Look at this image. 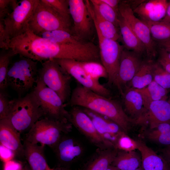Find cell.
I'll return each instance as SVG.
<instances>
[{
    "label": "cell",
    "mask_w": 170,
    "mask_h": 170,
    "mask_svg": "<svg viewBox=\"0 0 170 170\" xmlns=\"http://www.w3.org/2000/svg\"><path fill=\"white\" fill-rule=\"evenodd\" d=\"M69 103L72 107L86 108L106 116L117 124L126 133L133 123L119 102L80 84L72 91Z\"/></svg>",
    "instance_id": "obj_1"
},
{
    "label": "cell",
    "mask_w": 170,
    "mask_h": 170,
    "mask_svg": "<svg viewBox=\"0 0 170 170\" xmlns=\"http://www.w3.org/2000/svg\"><path fill=\"white\" fill-rule=\"evenodd\" d=\"M44 113L33 91L23 97L10 100L6 118L20 133L29 130L42 116Z\"/></svg>",
    "instance_id": "obj_2"
},
{
    "label": "cell",
    "mask_w": 170,
    "mask_h": 170,
    "mask_svg": "<svg viewBox=\"0 0 170 170\" xmlns=\"http://www.w3.org/2000/svg\"><path fill=\"white\" fill-rule=\"evenodd\" d=\"M72 125L67 121L44 117L30 128L25 140L33 144L46 145L53 149L64 135L71 131Z\"/></svg>",
    "instance_id": "obj_3"
},
{
    "label": "cell",
    "mask_w": 170,
    "mask_h": 170,
    "mask_svg": "<svg viewBox=\"0 0 170 170\" xmlns=\"http://www.w3.org/2000/svg\"><path fill=\"white\" fill-rule=\"evenodd\" d=\"M37 61L20 56L10 65L7 76L8 86L20 96L28 92L37 82Z\"/></svg>",
    "instance_id": "obj_4"
},
{
    "label": "cell",
    "mask_w": 170,
    "mask_h": 170,
    "mask_svg": "<svg viewBox=\"0 0 170 170\" xmlns=\"http://www.w3.org/2000/svg\"><path fill=\"white\" fill-rule=\"evenodd\" d=\"M37 77L56 92L64 103L70 99L72 77L54 60L42 63V66L38 70Z\"/></svg>",
    "instance_id": "obj_5"
},
{
    "label": "cell",
    "mask_w": 170,
    "mask_h": 170,
    "mask_svg": "<svg viewBox=\"0 0 170 170\" xmlns=\"http://www.w3.org/2000/svg\"><path fill=\"white\" fill-rule=\"evenodd\" d=\"M72 27L71 22L61 17L42 0H39L28 25V28L36 35L58 30L72 34Z\"/></svg>",
    "instance_id": "obj_6"
},
{
    "label": "cell",
    "mask_w": 170,
    "mask_h": 170,
    "mask_svg": "<svg viewBox=\"0 0 170 170\" xmlns=\"http://www.w3.org/2000/svg\"><path fill=\"white\" fill-rule=\"evenodd\" d=\"M39 0H14L13 10L3 20L8 43L28 26Z\"/></svg>",
    "instance_id": "obj_7"
},
{
    "label": "cell",
    "mask_w": 170,
    "mask_h": 170,
    "mask_svg": "<svg viewBox=\"0 0 170 170\" xmlns=\"http://www.w3.org/2000/svg\"><path fill=\"white\" fill-rule=\"evenodd\" d=\"M32 91L44 113V117L69 121V111L65 109V105L61 98L38 77Z\"/></svg>",
    "instance_id": "obj_8"
},
{
    "label": "cell",
    "mask_w": 170,
    "mask_h": 170,
    "mask_svg": "<svg viewBox=\"0 0 170 170\" xmlns=\"http://www.w3.org/2000/svg\"><path fill=\"white\" fill-rule=\"evenodd\" d=\"M95 28L98 40L100 59L107 72L108 83L115 85L124 47L117 41L104 37L96 27Z\"/></svg>",
    "instance_id": "obj_9"
},
{
    "label": "cell",
    "mask_w": 170,
    "mask_h": 170,
    "mask_svg": "<svg viewBox=\"0 0 170 170\" xmlns=\"http://www.w3.org/2000/svg\"><path fill=\"white\" fill-rule=\"evenodd\" d=\"M118 10L120 14L125 20L144 46L147 57L151 60L156 55V45L148 26L135 16L132 9L127 1L120 2Z\"/></svg>",
    "instance_id": "obj_10"
},
{
    "label": "cell",
    "mask_w": 170,
    "mask_h": 170,
    "mask_svg": "<svg viewBox=\"0 0 170 170\" xmlns=\"http://www.w3.org/2000/svg\"><path fill=\"white\" fill-rule=\"evenodd\" d=\"M69 10L73 25L71 28L73 35L82 41L92 34L93 20L87 6L85 1L68 0Z\"/></svg>",
    "instance_id": "obj_11"
},
{
    "label": "cell",
    "mask_w": 170,
    "mask_h": 170,
    "mask_svg": "<svg viewBox=\"0 0 170 170\" xmlns=\"http://www.w3.org/2000/svg\"><path fill=\"white\" fill-rule=\"evenodd\" d=\"M61 68L80 85L93 91L109 98L110 91L93 77L83 68L80 61L67 59L54 60Z\"/></svg>",
    "instance_id": "obj_12"
},
{
    "label": "cell",
    "mask_w": 170,
    "mask_h": 170,
    "mask_svg": "<svg viewBox=\"0 0 170 170\" xmlns=\"http://www.w3.org/2000/svg\"><path fill=\"white\" fill-rule=\"evenodd\" d=\"M91 119L107 148H114L116 142L124 132L116 123L108 117L88 109L82 108Z\"/></svg>",
    "instance_id": "obj_13"
},
{
    "label": "cell",
    "mask_w": 170,
    "mask_h": 170,
    "mask_svg": "<svg viewBox=\"0 0 170 170\" xmlns=\"http://www.w3.org/2000/svg\"><path fill=\"white\" fill-rule=\"evenodd\" d=\"M69 121L90 141L103 149H108L91 119L81 107L72 106L69 111Z\"/></svg>",
    "instance_id": "obj_14"
},
{
    "label": "cell",
    "mask_w": 170,
    "mask_h": 170,
    "mask_svg": "<svg viewBox=\"0 0 170 170\" xmlns=\"http://www.w3.org/2000/svg\"><path fill=\"white\" fill-rule=\"evenodd\" d=\"M141 54L125 48L121 56L118 74L115 84L120 93L122 87L131 81L139 69L143 62Z\"/></svg>",
    "instance_id": "obj_15"
},
{
    "label": "cell",
    "mask_w": 170,
    "mask_h": 170,
    "mask_svg": "<svg viewBox=\"0 0 170 170\" xmlns=\"http://www.w3.org/2000/svg\"><path fill=\"white\" fill-rule=\"evenodd\" d=\"M170 122V103L167 100H160L150 103L141 117L134 122L136 124L147 126L149 129L158 124Z\"/></svg>",
    "instance_id": "obj_16"
},
{
    "label": "cell",
    "mask_w": 170,
    "mask_h": 170,
    "mask_svg": "<svg viewBox=\"0 0 170 170\" xmlns=\"http://www.w3.org/2000/svg\"><path fill=\"white\" fill-rule=\"evenodd\" d=\"M20 134L7 119L0 120V145L11 151L15 156L24 157Z\"/></svg>",
    "instance_id": "obj_17"
},
{
    "label": "cell",
    "mask_w": 170,
    "mask_h": 170,
    "mask_svg": "<svg viewBox=\"0 0 170 170\" xmlns=\"http://www.w3.org/2000/svg\"><path fill=\"white\" fill-rule=\"evenodd\" d=\"M169 3L166 0H143L133 10L143 21H161L166 14Z\"/></svg>",
    "instance_id": "obj_18"
},
{
    "label": "cell",
    "mask_w": 170,
    "mask_h": 170,
    "mask_svg": "<svg viewBox=\"0 0 170 170\" xmlns=\"http://www.w3.org/2000/svg\"><path fill=\"white\" fill-rule=\"evenodd\" d=\"M53 149L59 161L65 164L72 162L81 156L83 148L75 139L64 135Z\"/></svg>",
    "instance_id": "obj_19"
},
{
    "label": "cell",
    "mask_w": 170,
    "mask_h": 170,
    "mask_svg": "<svg viewBox=\"0 0 170 170\" xmlns=\"http://www.w3.org/2000/svg\"><path fill=\"white\" fill-rule=\"evenodd\" d=\"M24 156L31 170H52L48 166L44 153V145L23 142Z\"/></svg>",
    "instance_id": "obj_20"
},
{
    "label": "cell",
    "mask_w": 170,
    "mask_h": 170,
    "mask_svg": "<svg viewBox=\"0 0 170 170\" xmlns=\"http://www.w3.org/2000/svg\"><path fill=\"white\" fill-rule=\"evenodd\" d=\"M125 112L129 117L135 122L139 119L143 113L144 108L142 97L140 94L134 88H127L122 94Z\"/></svg>",
    "instance_id": "obj_21"
},
{
    "label": "cell",
    "mask_w": 170,
    "mask_h": 170,
    "mask_svg": "<svg viewBox=\"0 0 170 170\" xmlns=\"http://www.w3.org/2000/svg\"><path fill=\"white\" fill-rule=\"evenodd\" d=\"M118 25L120 37L124 47L126 49L142 54L145 48L143 44L137 37L125 20L118 13Z\"/></svg>",
    "instance_id": "obj_22"
},
{
    "label": "cell",
    "mask_w": 170,
    "mask_h": 170,
    "mask_svg": "<svg viewBox=\"0 0 170 170\" xmlns=\"http://www.w3.org/2000/svg\"><path fill=\"white\" fill-rule=\"evenodd\" d=\"M137 150L140 153L141 166L144 170H163L166 162L143 141L136 140Z\"/></svg>",
    "instance_id": "obj_23"
},
{
    "label": "cell",
    "mask_w": 170,
    "mask_h": 170,
    "mask_svg": "<svg viewBox=\"0 0 170 170\" xmlns=\"http://www.w3.org/2000/svg\"><path fill=\"white\" fill-rule=\"evenodd\" d=\"M85 2L94 26L98 29L101 34L105 38L117 41L120 38L118 28L103 18L94 8L90 1L86 0Z\"/></svg>",
    "instance_id": "obj_24"
},
{
    "label": "cell",
    "mask_w": 170,
    "mask_h": 170,
    "mask_svg": "<svg viewBox=\"0 0 170 170\" xmlns=\"http://www.w3.org/2000/svg\"><path fill=\"white\" fill-rule=\"evenodd\" d=\"M135 151L118 150L112 165L120 170L137 169L141 166L142 162L141 155Z\"/></svg>",
    "instance_id": "obj_25"
},
{
    "label": "cell",
    "mask_w": 170,
    "mask_h": 170,
    "mask_svg": "<svg viewBox=\"0 0 170 170\" xmlns=\"http://www.w3.org/2000/svg\"><path fill=\"white\" fill-rule=\"evenodd\" d=\"M141 95L144 108L152 102L160 100H167L168 90L158 84L154 80L146 87L140 89L134 88Z\"/></svg>",
    "instance_id": "obj_26"
},
{
    "label": "cell",
    "mask_w": 170,
    "mask_h": 170,
    "mask_svg": "<svg viewBox=\"0 0 170 170\" xmlns=\"http://www.w3.org/2000/svg\"><path fill=\"white\" fill-rule=\"evenodd\" d=\"M153 63L151 60L143 61L139 70L131 81L132 88L137 89L143 88L153 80Z\"/></svg>",
    "instance_id": "obj_27"
},
{
    "label": "cell",
    "mask_w": 170,
    "mask_h": 170,
    "mask_svg": "<svg viewBox=\"0 0 170 170\" xmlns=\"http://www.w3.org/2000/svg\"><path fill=\"white\" fill-rule=\"evenodd\" d=\"M117 152L114 148L103 149L88 165L86 170H107L112 165Z\"/></svg>",
    "instance_id": "obj_28"
},
{
    "label": "cell",
    "mask_w": 170,
    "mask_h": 170,
    "mask_svg": "<svg viewBox=\"0 0 170 170\" xmlns=\"http://www.w3.org/2000/svg\"><path fill=\"white\" fill-rule=\"evenodd\" d=\"M37 35L57 44H75L83 42L71 32L61 30L45 31Z\"/></svg>",
    "instance_id": "obj_29"
},
{
    "label": "cell",
    "mask_w": 170,
    "mask_h": 170,
    "mask_svg": "<svg viewBox=\"0 0 170 170\" xmlns=\"http://www.w3.org/2000/svg\"><path fill=\"white\" fill-rule=\"evenodd\" d=\"M16 55L11 49H2L0 53V90L5 91L8 87L7 76L12 58Z\"/></svg>",
    "instance_id": "obj_30"
},
{
    "label": "cell",
    "mask_w": 170,
    "mask_h": 170,
    "mask_svg": "<svg viewBox=\"0 0 170 170\" xmlns=\"http://www.w3.org/2000/svg\"><path fill=\"white\" fill-rule=\"evenodd\" d=\"M142 21L148 26L154 41L160 42L170 39V22Z\"/></svg>",
    "instance_id": "obj_31"
},
{
    "label": "cell",
    "mask_w": 170,
    "mask_h": 170,
    "mask_svg": "<svg viewBox=\"0 0 170 170\" xmlns=\"http://www.w3.org/2000/svg\"><path fill=\"white\" fill-rule=\"evenodd\" d=\"M90 1L94 8L103 18L119 28L118 13L102 0H91Z\"/></svg>",
    "instance_id": "obj_32"
},
{
    "label": "cell",
    "mask_w": 170,
    "mask_h": 170,
    "mask_svg": "<svg viewBox=\"0 0 170 170\" xmlns=\"http://www.w3.org/2000/svg\"><path fill=\"white\" fill-rule=\"evenodd\" d=\"M80 62L86 71L94 78L98 80L102 78L108 79L106 70L101 63L97 61Z\"/></svg>",
    "instance_id": "obj_33"
},
{
    "label": "cell",
    "mask_w": 170,
    "mask_h": 170,
    "mask_svg": "<svg viewBox=\"0 0 170 170\" xmlns=\"http://www.w3.org/2000/svg\"><path fill=\"white\" fill-rule=\"evenodd\" d=\"M61 17L71 22L68 0H42Z\"/></svg>",
    "instance_id": "obj_34"
},
{
    "label": "cell",
    "mask_w": 170,
    "mask_h": 170,
    "mask_svg": "<svg viewBox=\"0 0 170 170\" xmlns=\"http://www.w3.org/2000/svg\"><path fill=\"white\" fill-rule=\"evenodd\" d=\"M153 80L164 88L170 90V74L158 63H153Z\"/></svg>",
    "instance_id": "obj_35"
},
{
    "label": "cell",
    "mask_w": 170,
    "mask_h": 170,
    "mask_svg": "<svg viewBox=\"0 0 170 170\" xmlns=\"http://www.w3.org/2000/svg\"><path fill=\"white\" fill-rule=\"evenodd\" d=\"M114 148L117 150L124 151H135L138 147L135 140L126 134L122 132L118 137L115 145Z\"/></svg>",
    "instance_id": "obj_36"
},
{
    "label": "cell",
    "mask_w": 170,
    "mask_h": 170,
    "mask_svg": "<svg viewBox=\"0 0 170 170\" xmlns=\"http://www.w3.org/2000/svg\"><path fill=\"white\" fill-rule=\"evenodd\" d=\"M5 91L0 90V120L6 118L10 110V102Z\"/></svg>",
    "instance_id": "obj_37"
},
{
    "label": "cell",
    "mask_w": 170,
    "mask_h": 170,
    "mask_svg": "<svg viewBox=\"0 0 170 170\" xmlns=\"http://www.w3.org/2000/svg\"><path fill=\"white\" fill-rule=\"evenodd\" d=\"M14 0H0V21H3L13 10Z\"/></svg>",
    "instance_id": "obj_38"
},
{
    "label": "cell",
    "mask_w": 170,
    "mask_h": 170,
    "mask_svg": "<svg viewBox=\"0 0 170 170\" xmlns=\"http://www.w3.org/2000/svg\"><path fill=\"white\" fill-rule=\"evenodd\" d=\"M150 140L165 147L170 145V131L148 137Z\"/></svg>",
    "instance_id": "obj_39"
},
{
    "label": "cell",
    "mask_w": 170,
    "mask_h": 170,
    "mask_svg": "<svg viewBox=\"0 0 170 170\" xmlns=\"http://www.w3.org/2000/svg\"><path fill=\"white\" fill-rule=\"evenodd\" d=\"M8 45L3 21H0V48L8 49Z\"/></svg>",
    "instance_id": "obj_40"
},
{
    "label": "cell",
    "mask_w": 170,
    "mask_h": 170,
    "mask_svg": "<svg viewBox=\"0 0 170 170\" xmlns=\"http://www.w3.org/2000/svg\"><path fill=\"white\" fill-rule=\"evenodd\" d=\"M0 156L3 160L10 159L12 156H14L13 153L9 149L0 145Z\"/></svg>",
    "instance_id": "obj_41"
},
{
    "label": "cell",
    "mask_w": 170,
    "mask_h": 170,
    "mask_svg": "<svg viewBox=\"0 0 170 170\" xmlns=\"http://www.w3.org/2000/svg\"><path fill=\"white\" fill-rule=\"evenodd\" d=\"M6 162L4 170H19L22 167L19 163L13 161H8Z\"/></svg>",
    "instance_id": "obj_42"
},
{
    "label": "cell",
    "mask_w": 170,
    "mask_h": 170,
    "mask_svg": "<svg viewBox=\"0 0 170 170\" xmlns=\"http://www.w3.org/2000/svg\"><path fill=\"white\" fill-rule=\"evenodd\" d=\"M102 1L113 9L116 12L119 13V6L121 2L118 0H102Z\"/></svg>",
    "instance_id": "obj_43"
},
{
    "label": "cell",
    "mask_w": 170,
    "mask_h": 170,
    "mask_svg": "<svg viewBox=\"0 0 170 170\" xmlns=\"http://www.w3.org/2000/svg\"><path fill=\"white\" fill-rule=\"evenodd\" d=\"M163 156L162 157L170 166V145L164 147L161 150Z\"/></svg>",
    "instance_id": "obj_44"
},
{
    "label": "cell",
    "mask_w": 170,
    "mask_h": 170,
    "mask_svg": "<svg viewBox=\"0 0 170 170\" xmlns=\"http://www.w3.org/2000/svg\"><path fill=\"white\" fill-rule=\"evenodd\" d=\"M158 63L167 72L170 74V62L159 57Z\"/></svg>",
    "instance_id": "obj_45"
},
{
    "label": "cell",
    "mask_w": 170,
    "mask_h": 170,
    "mask_svg": "<svg viewBox=\"0 0 170 170\" xmlns=\"http://www.w3.org/2000/svg\"><path fill=\"white\" fill-rule=\"evenodd\" d=\"M159 44L161 48L170 52V39L159 42Z\"/></svg>",
    "instance_id": "obj_46"
},
{
    "label": "cell",
    "mask_w": 170,
    "mask_h": 170,
    "mask_svg": "<svg viewBox=\"0 0 170 170\" xmlns=\"http://www.w3.org/2000/svg\"><path fill=\"white\" fill-rule=\"evenodd\" d=\"M161 21L170 22V1L168 3L165 16Z\"/></svg>",
    "instance_id": "obj_47"
},
{
    "label": "cell",
    "mask_w": 170,
    "mask_h": 170,
    "mask_svg": "<svg viewBox=\"0 0 170 170\" xmlns=\"http://www.w3.org/2000/svg\"><path fill=\"white\" fill-rule=\"evenodd\" d=\"M52 170H70L66 168L62 167H57L53 168Z\"/></svg>",
    "instance_id": "obj_48"
},
{
    "label": "cell",
    "mask_w": 170,
    "mask_h": 170,
    "mask_svg": "<svg viewBox=\"0 0 170 170\" xmlns=\"http://www.w3.org/2000/svg\"><path fill=\"white\" fill-rule=\"evenodd\" d=\"M163 170H170V166L166 162Z\"/></svg>",
    "instance_id": "obj_49"
},
{
    "label": "cell",
    "mask_w": 170,
    "mask_h": 170,
    "mask_svg": "<svg viewBox=\"0 0 170 170\" xmlns=\"http://www.w3.org/2000/svg\"><path fill=\"white\" fill-rule=\"evenodd\" d=\"M19 170H31L30 167H28L27 166H25V167H21Z\"/></svg>",
    "instance_id": "obj_50"
},
{
    "label": "cell",
    "mask_w": 170,
    "mask_h": 170,
    "mask_svg": "<svg viewBox=\"0 0 170 170\" xmlns=\"http://www.w3.org/2000/svg\"><path fill=\"white\" fill-rule=\"evenodd\" d=\"M115 167V166L111 165L110 166L107 170H114Z\"/></svg>",
    "instance_id": "obj_51"
},
{
    "label": "cell",
    "mask_w": 170,
    "mask_h": 170,
    "mask_svg": "<svg viewBox=\"0 0 170 170\" xmlns=\"http://www.w3.org/2000/svg\"><path fill=\"white\" fill-rule=\"evenodd\" d=\"M135 170H144L142 166H141L140 167Z\"/></svg>",
    "instance_id": "obj_52"
},
{
    "label": "cell",
    "mask_w": 170,
    "mask_h": 170,
    "mask_svg": "<svg viewBox=\"0 0 170 170\" xmlns=\"http://www.w3.org/2000/svg\"><path fill=\"white\" fill-rule=\"evenodd\" d=\"M168 101L169 102V103H170V94L169 96V97L168 99Z\"/></svg>",
    "instance_id": "obj_53"
},
{
    "label": "cell",
    "mask_w": 170,
    "mask_h": 170,
    "mask_svg": "<svg viewBox=\"0 0 170 170\" xmlns=\"http://www.w3.org/2000/svg\"><path fill=\"white\" fill-rule=\"evenodd\" d=\"M115 167L114 170H120L119 169H118V168H117L116 167Z\"/></svg>",
    "instance_id": "obj_54"
}]
</instances>
